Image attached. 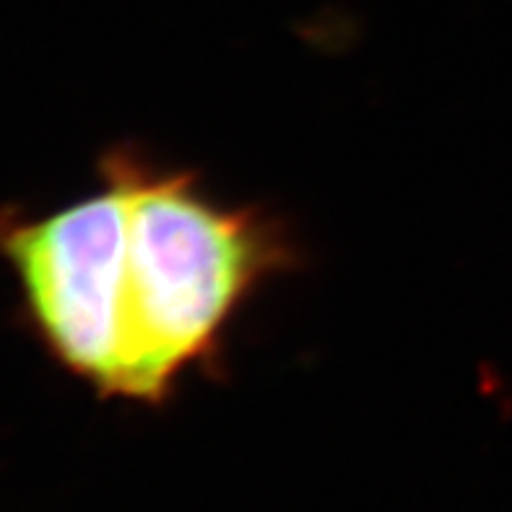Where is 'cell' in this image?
<instances>
[{
  "label": "cell",
  "mask_w": 512,
  "mask_h": 512,
  "mask_svg": "<svg viewBox=\"0 0 512 512\" xmlns=\"http://www.w3.org/2000/svg\"><path fill=\"white\" fill-rule=\"evenodd\" d=\"M97 169L120 193L104 255L107 401L162 409L185 377H224L234 320L302 268V247L276 214L216 201L195 169L164 167L136 143L110 146Z\"/></svg>",
  "instance_id": "cell-1"
}]
</instances>
